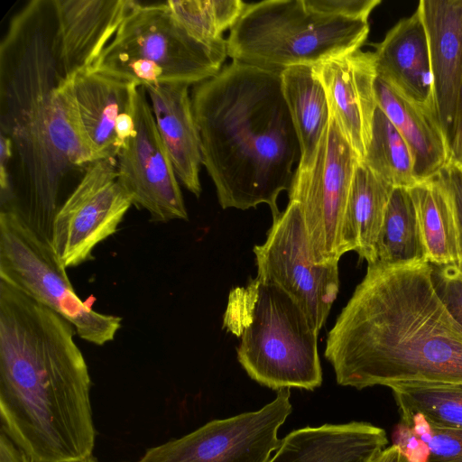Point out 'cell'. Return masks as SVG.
Returning a JSON list of instances; mask_svg holds the SVG:
<instances>
[{"mask_svg": "<svg viewBox=\"0 0 462 462\" xmlns=\"http://www.w3.org/2000/svg\"><path fill=\"white\" fill-rule=\"evenodd\" d=\"M59 50L55 0L28 2L0 44V130L13 152L1 209L49 243L57 212L98 160Z\"/></svg>", "mask_w": 462, "mask_h": 462, "instance_id": "obj_1", "label": "cell"}, {"mask_svg": "<svg viewBox=\"0 0 462 462\" xmlns=\"http://www.w3.org/2000/svg\"><path fill=\"white\" fill-rule=\"evenodd\" d=\"M337 383L361 390L400 383H461L462 328L429 263L369 264L328 334Z\"/></svg>", "mask_w": 462, "mask_h": 462, "instance_id": "obj_2", "label": "cell"}, {"mask_svg": "<svg viewBox=\"0 0 462 462\" xmlns=\"http://www.w3.org/2000/svg\"><path fill=\"white\" fill-rule=\"evenodd\" d=\"M73 325L0 280L1 431L32 462H75L96 440Z\"/></svg>", "mask_w": 462, "mask_h": 462, "instance_id": "obj_3", "label": "cell"}, {"mask_svg": "<svg viewBox=\"0 0 462 462\" xmlns=\"http://www.w3.org/2000/svg\"><path fill=\"white\" fill-rule=\"evenodd\" d=\"M190 97L202 165L222 208L266 204L276 217L278 197L290 190L300 160L281 72L232 60L194 85Z\"/></svg>", "mask_w": 462, "mask_h": 462, "instance_id": "obj_4", "label": "cell"}, {"mask_svg": "<svg viewBox=\"0 0 462 462\" xmlns=\"http://www.w3.org/2000/svg\"><path fill=\"white\" fill-rule=\"evenodd\" d=\"M223 327L240 338L237 359L251 379L273 390L321 385L319 331L278 285L255 277L230 291Z\"/></svg>", "mask_w": 462, "mask_h": 462, "instance_id": "obj_5", "label": "cell"}, {"mask_svg": "<svg viewBox=\"0 0 462 462\" xmlns=\"http://www.w3.org/2000/svg\"><path fill=\"white\" fill-rule=\"evenodd\" d=\"M368 33V20L320 11L310 0H266L246 4L226 39L227 56L282 72L358 50Z\"/></svg>", "mask_w": 462, "mask_h": 462, "instance_id": "obj_6", "label": "cell"}, {"mask_svg": "<svg viewBox=\"0 0 462 462\" xmlns=\"http://www.w3.org/2000/svg\"><path fill=\"white\" fill-rule=\"evenodd\" d=\"M226 57V42L197 40L167 2H136L91 69L137 86H190L216 76Z\"/></svg>", "mask_w": 462, "mask_h": 462, "instance_id": "obj_7", "label": "cell"}, {"mask_svg": "<svg viewBox=\"0 0 462 462\" xmlns=\"http://www.w3.org/2000/svg\"><path fill=\"white\" fill-rule=\"evenodd\" d=\"M0 280L60 314L89 343L112 341L121 327L120 317L99 313L77 295L49 242L15 214L2 209Z\"/></svg>", "mask_w": 462, "mask_h": 462, "instance_id": "obj_8", "label": "cell"}, {"mask_svg": "<svg viewBox=\"0 0 462 462\" xmlns=\"http://www.w3.org/2000/svg\"><path fill=\"white\" fill-rule=\"evenodd\" d=\"M361 160L330 114L312 164L295 170L289 201L299 203L311 255L317 263H338L349 190Z\"/></svg>", "mask_w": 462, "mask_h": 462, "instance_id": "obj_9", "label": "cell"}, {"mask_svg": "<svg viewBox=\"0 0 462 462\" xmlns=\"http://www.w3.org/2000/svg\"><path fill=\"white\" fill-rule=\"evenodd\" d=\"M257 275L291 295L318 331L324 326L339 289L338 263H317L310 253L300 205L289 201L254 247Z\"/></svg>", "mask_w": 462, "mask_h": 462, "instance_id": "obj_10", "label": "cell"}, {"mask_svg": "<svg viewBox=\"0 0 462 462\" xmlns=\"http://www.w3.org/2000/svg\"><path fill=\"white\" fill-rule=\"evenodd\" d=\"M290 388L258 411L214 420L176 439L149 448L136 462H268L278 430L292 411Z\"/></svg>", "mask_w": 462, "mask_h": 462, "instance_id": "obj_11", "label": "cell"}, {"mask_svg": "<svg viewBox=\"0 0 462 462\" xmlns=\"http://www.w3.org/2000/svg\"><path fill=\"white\" fill-rule=\"evenodd\" d=\"M131 206L116 158L91 162L53 219L50 245L58 261L67 269L92 259L93 250L116 232Z\"/></svg>", "mask_w": 462, "mask_h": 462, "instance_id": "obj_12", "label": "cell"}, {"mask_svg": "<svg viewBox=\"0 0 462 462\" xmlns=\"http://www.w3.org/2000/svg\"><path fill=\"white\" fill-rule=\"evenodd\" d=\"M134 131L116 156L118 179L133 205L152 221L187 220L179 180L156 126L143 86L134 99Z\"/></svg>", "mask_w": 462, "mask_h": 462, "instance_id": "obj_13", "label": "cell"}, {"mask_svg": "<svg viewBox=\"0 0 462 462\" xmlns=\"http://www.w3.org/2000/svg\"><path fill=\"white\" fill-rule=\"evenodd\" d=\"M313 68L326 92L330 114L363 161L377 108L374 52L358 49L326 59Z\"/></svg>", "mask_w": 462, "mask_h": 462, "instance_id": "obj_14", "label": "cell"}, {"mask_svg": "<svg viewBox=\"0 0 462 462\" xmlns=\"http://www.w3.org/2000/svg\"><path fill=\"white\" fill-rule=\"evenodd\" d=\"M135 3L55 0L60 59L69 78L92 68Z\"/></svg>", "mask_w": 462, "mask_h": 462, "instance_id": "obj_15", "label": "cell"}, {"mask_svg": "<svg viewBox=\"0 0 462 462\" xmlns=\"http://www.w3.org/2000/svg\"><path fill=\"white\" fill-rule=\"evenodd\" d=\"M418 9L428 36L436 107L450 144L462 85V0H420Z\"/></svg>", "mask_w": 462, "mask_h": 462, "instance_id": "obj_16", "label": "cell"}, {"mask_svg": "<svg viewBox=\"0 0 462 462\" xmlns=\"http://www.w3.org/2000/svg\"><path fill=\"white\" fill-rule=\"evenodd\" d=\"M374 55L378 78L407 100L437 111L428 36L418 7L386 33Z\"/></svg>", "mask_w": 462, "mask_h": 462, "instance_id": "obj_17", "label": "cell"}, {"mask_svg": "<svg viewBox=\"0 0 462 462\" xmlns=\"http://www.w3.org/2000/svg\"><path fill=\"white\" fill-rule=\"evenodd\" d=\"M157 129L176 177L185 189L199 197L202 154L189 85H144Z\"/></svg>", "mask_w": 462, "mask_h": 462, "instance_id": "obj_18", "label": "cell"}, {"mask_svg": "<svg viewBox=\"0 0 462 462\" xmlns=\"http://www.w3.org/2000/svg\"><path fill=\"white\" fill-rule=\"evenodd\" d=\"M387 443L384 430L368 422L307 426L282 439L268 462H369Z\"/></svg>", "mask_w": 462, "mask_h": 462, "instance_id": "obj_19", "label": "cell"}, {"mask_svg": "<svg viewBox=\"0 0 462 462\" xmlns=\"http://www.w3.org/2000/svg\"><path fill=\"white\" fill-rule=\"evenodd\" d=\"M377 106L407 143L419 182L439 174L449 163L450 149L438 112L414 104L376 78Z\"/></svg>", "mask_w": 462, "mask_h": 462, "instance_id": "obj_20", "label": "cell"}, {"mask_svg": "<svg viewBox=\"0 0 462 462\" xmlns=\"http://www.w3.org/2000/svg\"><path fill=\"white\" fill-rule=\"evenodd\" d=\"M137 88L133 82L92 69L74 76L80 120L98 160L116 158V123L122 113L133 107Z\"/></svg>", "mask_w": 462, "mask_h": 462, "instance_id": "obj_21", "label": "cell"}, {"mask_svg": "<svg viewBox=\"0 0 462 462\" xmlns=\"http://www.w3.org/2000/svg\"><path fill=\"white\" fill-rule=\"evenodd\" d=\"M393 187L362 161L356 167L341 231L344 253L355 251L369 264L375 261V246Z\"/></svg>", "mask_w": 462, "mask_h": 462, "instance_id": "obj_22", "label": "cell"}, {"mask_svg": "<svg viewBox=\"0 0 462 462\" xmlns=\"http://www.w3.org/2000/svg\"><path fill=\"white\" fill-rule=\"evenodd\" d=\"M282 88L300 147L296 170L312 164L330 111L323 85L313 65L291 66L281 72Z\"/></svg>", "mask_w": 462, "mask_h": 462, "instance_id": "obj_23", "label": "cell"}, {"mask_svg": "<svg viewBox=\"0 0 462 462\" xmlns=\"http://www.w3.org/2000/svg\"><path fill=\"white\" fill-rule=\"evenodd\" d=\"M409 189L415 205L428 263L457 266L456 218L442 178L439 174Z\"/></svg>", "mask_w": 462, "mask_h": 462, "instance_id": "obj_24", "label": "cell"}, {"mask_svg": "<svg viewBox=\"0 0 462 462\" xmlns=\"http://www.w3.org/2000/svg\"><path fill=\"white\" fill-rule=\"evenodd\" d=\"M423 263L428 261L411 194L409 189L393 188L373 264L404 266Z\"/></svg>", "mask_w": 462, "mask_h": 462, "instance_id": "obj_25", "label": "cell"}, {"mask_svg": "<svg viewBox=\"0 0 462 462\" xmlns=\"http://www.w3.org/2000/svg\"><path fill=\"white\" fill-rule=\"evenodd\" d=\"M362 162L393 188L411 189L418 183L407 143L378 106L371 139Z\"/></svg>", "mask_w": 462, "mask_h": 462, "instance_id": "obj_26", "label": "cell"}, {"mask_svg": "<svg viewBox=\"0 0 462 462\" xmlns=\"http://www.w3.org/2000/svg\"><path fill=\"white\" fill-rule=\"evenodd\" d=\"M390 389L401 418L420 413L433 426L462 429L461 383H400Z\"/></svg>", "mask_w": 462, "mask_h": 462, "instance_id": "obj_27", "label": "cell"}, {"mask_svg": "<svg viewBox=\"0 0 462 462\" xmlns=\"http://www.w3.org/2000/svg\"><path fill=\"white\" fill-rule=\"evenodd\" d=\"M166 2L175 18L193 37L210 45L226 42L224 32L231 29L246 5L241 0Z\"/></svg>", "mask_w": 462, "mask_h": 462, "instance_id": "obj_28", "label": "cell"}, {"mask_svg": "<svg viewBox=\"0 0 462 462\" xmlns=\"http://www.w3.org/2000/svg\"><path fill=\"white\" fill-rule=\"evenodd\" d=\"M430 449L427 462H462V429L431 425L420 413L401 418Z\"/></svg>", "mask_w": 462, "mask_h": 462, "instance_id": "obj_29", "label": "cell"}, {"mask_svg": "<svg viewBox=\"0 0 462 462\" xmlns=\"http://www.w3.org/2000/svg\"><path fill=\"white\" fill-rule=\"evenodd\" d=\"M430 265L432 281L437 293L449 313L462 328L461 271L456 265Z\"/></svg>", "mask_w": 462, "mask_h": 462, "instance_id": "obj_30", "label": "cell"}, {"mask_svg": "<svg viewBox=\"0 0 462 462\" xmlns=\"http://www.w3.org/2000/svg\"><path fill=\"white\" fill-rule=\"evenodd\" d=\"M451 199L457 224L458 265L462 273V169L448 163L440 172Z\"/></svg>", "mask_w": 462, "mask_h": 462, "instance_id": "obj_31", "label": "cell"}, {"mask_svg": "<svg viewBox=\"0 0 462 462\" xmlns=\"http://www.w3.org/2000/svg\"><path fill=\"white\" fill-rule=\"evenodd\" d=\"M320 11L340 16L368 20L380 0H310Z\"/></svg>", "mask_w": 462, "mask_h": 462, "instance_id": "obj_32", "label": "cell"}, {"mask_svg": "<svg viewBox=\"0 0 462 462\" xmlns=\"http://www.w3.org/2000/svg\"><path fill=\"white\" fill-rule=\"evenodd\" d=\"M393 445L400 449L409 462L428 461L430 449L427 443L402 421H400L393 430Z\"/></svg>", "mask_w": 462, "mask_h": 462, "instance_id": "obj_33", "label": "cell"}, {"mask_svg": "<svg viewBox=\"0 0 462 462\" xmlns=\"http://www.w3.org/2000/svg\"><path fill=\"white\" fill-rule=\"evenodd\" d=\"M449 148V163L462 169V85L459 91L454 131Z\"/></svg>", "mask_w": 462, "mask_h": 462, "instance_id": "obj_34", "label": "cell"}, {"mask_svg": "<svg viewBox=\"0 0 462 462\" xmlns=\"http://www.w3.org/2000/svg\"><path fill=\"white\" fill-rule=\"evenodd\" d=\"M12 143L9 138L0 134V188L1 197L7 194L10 187V165L12 161Z\"/></svg>", "mask_w": 462, "mask_h": 462, "instance_id": "obj_35", "label": "cell"}, {"mask_svg": "<svg viewBox=\"0 0 462 462\" xmlns=\"http://www.w3.org/2000/svg\"><path fill=\"white\" fill-rule=\"evenodd\" d=\"M0 462H32L14 442L1 431L0 434Z\"/></svg>", "mask_w": 462, "mask_h": 462, "instance_id": "obj_36", "label": "cell"}, {"mask_svg": "<svg viewBox=\"0 0 462 462\" xmlns=\"http://www.w3.org/2000/svg\"><path fill=\"white\" fill-rule=\"evenodd\" d=\"M369 462H409L400 449L392 445L377 453Z\"/></svg>", "mask_w": 462, "mask_h": 462, "instance_id": "obj_37", "label": "cell"}, {"mask_svg": "<svg viewBox=\"0 0 462 462\" xmlns=\"http://www.w3.org/2000/svg\"><path fill=\"white\" fill-rule=\"evenodd\" d=\"M75 462H97V460L91 455L86 458Z\"/></svg>", "mask_w": 462, "mask_h": 462, "instance_id": "obj_38", "label": "cell"}]
</instances>
